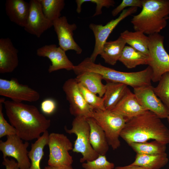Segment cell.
I'll list each match as a JSON object with an SVG mask.
<instances>
[{
    "label": "cell",
    "mask_w": 169,
    "mask_h": 169,
    "mask_svg": "<svg viewBox=\"0 0 169 169\" xmlns=\"http://www.w3.org/2000/svg\"><path fill=\"white\" fill-rule=\"evenodd\" d=\"M3 105L11 125L15 129L16 135L23 140L37 139L50 127V120L34 105L5 100Z\"/></svg>",
    "instance_id": "obj_1"
},
{
    "label": "cell",
    "mask_w": 169,
    "mask_h": 169,
    "mask_svg": "<svg viewBox=\"0 0 169 169\" xmlns=\"http://www.w3.org/2000/svg\"><path fill=\"white\" fill-rule=\"evenodd\" d=\"M120 137L128 144L147 142L152 139L169 143V130L155 114L146 110L126 120Z\"/></svg>",
    "instance_id": "obj_2"
},
{
    "label": "cell",
    "mask_w": 169,
    "mask_h": 169,
    "mask_svg": "<svg viewBox=\"0 0 169 169\" xmlns=\"http://www.w3.org/2000/svg\"><path fill=\"white\" fill-rule=\"evenodd\" d=\"M77 74L84 72L98 73L106 81L125 84L133 89L151 84L152 71L149 66L141 71L134 72H124L105 67L100 64L93 62L90 57L85 59L74 67Z\"/></svg>",
    "instance_id": "obj_3"
},
{
    "label": "cell",
    "mask_w": 169,
    "mask_h": 169,
    "mask_svg": "<svg viewBox=\"0 0 169 169\" xmlns=\"http://www.w3.org/2000/svg\"><path fill=\"white\" fill-rule=\"evenodd\" d=\"M142 8L141 12L131 20L135 31L149 35L159 33L166 27L169 0H143Z\"/></svg>",
    "instance_id": "obj_4"
},
{
    "label": "cell",
    "mask_w": 169,
    "mask_h": 169,
    "mask_svg": "<svg viewBox=\"0 0 169 169\" xmlns=\"http://www.w3.org/2000/svg\"><path fill=\"white\" fill-rule=\"evenodd\" d=\"M90 117L94 119L104 131L108 142L114 150L120 146L119 138L126 120L122 116L112 111L94 110Z\"/></svg>",
    "instance_id": "obj_5"
},
{
    "label": "cell",
    "mask_w": 169,
    "mask_h": 169,
    "mask_svg": "<svg viewBox=\"0 0 169 169\" xmlns=\"http://www.w3.org/2000/svg\"><path fill=\"white\" fill-rule=\"evenodd\" d=\"M72 127L64 129L67 133L74 134L76 136L72 151L80 153L82 157L80 159L81 163L91 161L96 159L99 155L92 148L90 142V126L87 118L83 117H76L72 123Z\"/></svg>",
    "instance_id": "obj_6"
},
{
    "label": "cell",
    "mask_w": 169,
    "mask_h": 169,
    "mask_svg": "<svg viewBox=\"0 0 169 169\" xmlns=\"http://www.w3.org/2000/svg\"><path fill=\"white\" fill-rule=\"evenodd\" d=\"M149 61L151 68V81L158 82L162 75L169 72V55L164 46V37L156 33L148 36Z\"/></svg>",
    "instance_id": "obj_7"
},
{
    "label": "cell",
    "mask_w": 169,
    "mask_h": 169,
    "mask_svg": "<svg viewBox=\"0 0 169 169\" xmlns=\"http://www.w3.org/2000/svg\"><path fill=\"white\" fill-rule=\"evenodd\" d=\"M48 165L58 166H72L73 160L69 151L73 149V144L63 134L52 133L49 134Z\"/></svg>",
    "instance_id": "obj_8"
},
{
    "label": "cell",
    "mask_w": 169,
    "mask_h": 169,
    "mask_svg": "<svg viewBox=\"0 0 169 169\" xmlns=\"http://www.w3.org/2000/svg\"><path fill=\"white\" fill-rule=\"evenodd\" d=\"M0 95L17 102H35L40 98L38 91L27 85L20 83L15 78L10 80L0 79Z\"/></svg>",
    "instance_id": "obj_9"
},
{
    "label": "cell",
    "mask_w": 169,
    "mask_h": 169,
    "mask_svg": "<svg viewBox=\"0 0 169 169\" xmlns=\"http://www.w3.org/2000/svg\"><path fill=\"white\" fill-rule=\"evenodd\" d=\"M137 9V8L136 7L125 9L118 17L111 20L104 26L93 23L89 25V27L93 31L95 39L94 50L90 57L92 62L95 63L97 57L101 51L103 45L114 29L121 21L136 13Z\"/></svg>",
    "instance_id": "obj_10"
},
{
    "label": "cell",
    "mask_w": 169,
    "mask_h": 169,
    "mask_svg": "<svg viewBox=\"0 0 169 169\" xmlns=\"http://www.w3.org/2000/svg\"><path fill=\"white\" fill-rule=\"evenodd\" d=\"M63 89L69 104L70 114L75 117H90L94 109L84 100L75 78H70L64 83Z\"/></svg>",
    "instance_id": "obj_11"
},
{
    "label": "cell",
    "mask_w": 169,
    "mask_h": 169,
    "mask_svg": "<svg viewBox=\"0 0 169 169\" xmlns=\"http://www.w3.org/2000/svg\"><path fill=\"white\" fill-rule=\"evenodd\" d=\"M7 137L5 141H0V150L3 158L12 157L17 160L20 169H28L31 165L27 150L29 142L23 143V140L17 135Z\"/></svg>",
    "instance_id": "obj_12"
},
{
    "label": "cell",
    "mask_w": 169,
    "mask_h": 169,
    "mask_svg": "<svg viewBox=\"0 0 169 169\" xmlns=\"http://www.w3.org/2000/svg\"><path fill=\"white\" fill-rule=\"evenodd\" d=\"M133 93L145 110L152 112L161 119L167 118L169 115L168 110L155 93L151 85L134 89Z\"/></svg>",
    "instance_id": "obj_13"
},
{
    "label": "cell",
    "mask_w": 169,
    "mask_h": 169,
    "mask_svg": "<svg viewBox=\"0 0 169 169\" xmlns=\"http://www.w3.org/2000/svg\"><path fill=\"white\" fill-rule=\"evenodd\" d=\"M53 26L57 36L59 46L65 51L74 50L80 54L82 49L75 41L73 32L77 28L75 23L69 24L66 17H61L53 22Z\"/></svg>",
    "instance_id": "obj_14"
},
{
    "label": "cell",
    "mask_w": 169,
    "mask_h": 169,
    "mask_svg": "<svg viewBox=\"0 0 169 169\" xmlns=\"http://www.w3.org/2000/svg\"><path fill=\"white\" fill-rule=\"evenodd\" d=\"M25 30L39 38L46 30L53 26V22L46 18L42 12L39 0H31Z\"/></svg>",
    "instance_id": "obj_15"
},
{
    "label": "cell",
    "mask_w": 169,
    "mask_h": 169,
    "mask_svg": "<svg viewBox=\"0 0 169 169\" xmlns=\"http://www.w3.org/2000/svg\"><path fill=\"white\" fill-rule=\"evenodd\" d=\"M65 52L55 44L45 45L38 48L36 54L39 57H47L51 65L48 69L49 73L61 69L73 70L74 66L66 54Z\"/></svg>",
    "instance_id": "obj_16"
},
{
    "label": "cell",
    "mask_w": 169,
    "mask_h": 169,
    "mask_svg": "<svg viewBox=\"0 0 169 169\" xmlns=\"http://www.w3.org/2000/svg\"><path fill=\"white\" fill-rule=\"evenodd\" d=\"M18 51L8 38L0 39V73L13 72L18 65Z\"/></svg>",
    "instance_id": "obj_17"
},
{
    "label": "cell",
    "mask_w": 169,
    "mask_h": 169,
    "mask_svg": "<svg viewBox=\"0 0 169 169\" xmlns=\"http://www.w3.org/2000/svg\"><path fill=\"white\" fill-rule=\"evenodd\" d=\"M146 110L140 104L134 93L128 88L124 96L111 111L121 115L127 120Z\"/></svg>",
    "instance_id": "obj_18"
},
{
    "label": "cell",
    "mask_w": 169,
    "mask_h": 169,
    "mask_svg": "<svg viewBox=\"0 0 169 169\" xmlns=\"http://www.w3.org/2000/svg\"><path fill=\"white\" fill-rule=\"evenodd\" d=\"M30 5L23 0H7L5 3L6 13L10 21L24 27L28 17Z\"/></svg>",
    "instance_id": "obj_19"
},
{
    "label": "cell",
    "mask_w": 169,
    "mask_h": 169,
    "mask_svg": "<svg viewBox=\"0 0 169 169\" xmlns=\"http://www.w3.org/2000/svg\"><path fill=\"white\" fill-rule=\"evenodd\" d=\"M87 120L90 126V140L92 148L99 155H105L109 145L104 131L93 118H87Z\"/></svg>",
    "instance_id": "obj_20"
},
{
    "label": "cell",
    "mask_w": 169,
    "mask_h": 169,
    "mask_svg": "<svg viewBox=\"0 0 169 169\" xmlns=\"http://www.w3.org/2000/svg\"><path fill=\"white\" fill-rule=\"evenodd\" d=\"M105 90L103 98L105 110L111 111L125 94L127 85L121 83L106 81Z\"/></svg>",
    "instance_id": "obj_21"
},
{
    "label": "cell",
    "mask_w": 169,
    "mask_h": 169,
    "mask_svg": "<svg viewBox=\"0 0 169 169\" xmlns=\"http://www.w3.org/2000/svg\"><path fill=\"white\" fill-rule=\"evenodd\" d=\"M78 83L88 90L103 97L105 90V85L102 82L103 79L100 74L91 72H84L77 75L75 78Z\"/></svg>",
    "instance_id": "obj_22"
},
{
    "label": "cell",
    "mask_w": 169,
    "mask_h": 169,
    "mask_svg": "<svg viewBox=\"0 0 169 169\" xmlns=\"http://www.w3.org/2000/svg\"><path fill=\"white\" fill-rule=\"evenodd\" d=\"M126 43L120 36L116 40L106 41L100 55L105 62L114 65L119 61Z\"/></svg>",
    "instance_id": "obj_23"
},
{
    "label": "cell",
    "mask_w": 169,
    "mask_h": 169,
    "mask_svg": "<svg viewBox=\"0 0 169 169\" xmlns=\"http://www.w3.org/2000/svg\"><path fill=\"white\" fill-rule=\"evenodd\" d=\"M169 161L166 152L156 155L136 154L134 161L130 165L145 169H160Z\"/></svg>",
    "instance_id": "obj_24"
},
{
    "label": "cell",
    "mask_w": 169,
    "mask_h": 169,
    "mask_svg": "<svg viewBox=\"0 0 169 169\" xmlns=\"http://www.w3.org/2000/svg\"><path fill=\"white\" fill-rule=\"evenodd\" d=\"M128 69L141 65H148L149 56L130 46H125L119 60Z\"/></svg>",
    "instance_id": "obj_25"
},
{
    "label": "cell",
    "mask_w": 169,
    "mask_h": 169,
    "mask_svg": "<svg viewBox=\"0 0 169 169\" xmlns=\"http://www.w3.org/2000/svg\"><path fill=\"white\" fill-rule=\"evenodd\" d=\"M120 36L130 46L149 56L148 36L140 31L128 30L121 33Z\"/></svg>",
    "instance_id": "obj_26"
},
{
    "label": "cell",
    "mask_w": 169,
    "mask_h": 169,
    "mask_svg": "<svg viewBox=\"0 0 169 169\" xmlns=\"http://www.w3.org/2000/svg\"><path fill=\"white\" fill-rule=\"evenodd\" d=\"M49 134L46 131L34 143H32L28 156L31 161V165L28 169H41L40 162L43 156L45 146L48 145Z\"/></svg>",
    "instance_id": "obj_27"
},
{
    "label": "cell",
    "mask_w": 169,
    "mask_h": 169,
    "mask_svg": "<svg viewBox=\"0 0 169 169\" xmlns=\"http://www.w3.org/2000/svg\"><path fill=\"white\" fill-rule=\"evenodd\" d=\"M42 12L46 18L52 22L60 17L65 3L64 0H39Z\"/></svg>",
    "instance_id": "obj_28"
},
{
    "label": "cell",
    "mask_w": 169,
    "mask_h": 169,
    "mask_svg": "<svg viewBox=\"0 0 169 169\" xmlns=\"http://www.w3.org/2000/svg\"><path fill=\"white\" fill-rule=\"evenodd\" d=\"M136 154L156 155L166 152V145L154 140L151 142L132 143L128 145Z\"/></svg>",
    "instance_id": "obj_29"
},
{
    "label": "cell",
    "mask_w": 169,
    "mask_h": 169,
    "mask_svg": "<svg viewBox=\"0 0 169 169\" xmlns=\"http://www.w3.org/2000/svg\"><path fill=\"white\" fill-rule=\"evenodd\" d=\"M158 85L154 87V92L169 113V72L164 74Z\"/></svg>",
    "instance_id": "obj_30"
},
{
    "label": "cell",
    "mask_w": 169,
    "mask_h": 169,
    "mask_svg": "<svg viewBox=\"0 0 169 169\" xmlns=\"http://www.w3.org/2000/svg\"><path fill=\"white\" fill-rule=\"evenodd\" d=\"M80 91L87 103L94 110H105L104 99L78 83Z\"/></svg>",
    "instance_id": "obj_31"
},
{
    "label": "cell",
    "mask_w": 169,
    "mask_h": 169,
    "mask_svg": "<svg viewBox=\"0 0 169 169\" xmlns=\"http://www.w3.org/2000/svg\"><path fill=\"white\" fill-rule=\"evenodd\" d=\"M84 169H115L114 163L108 161L105 155H99L94 160L82 163Z\"/></svg>",
    "instance_id": "obj_32"
},
{
    "label": "cell",
    "mask_w": 169,
    "mask_h": 169,
    "mask_svg": "<svg viewBox=\"0 0 169 169\" xmlns=\"http://www.w3.org/2000/svg\"><path fill=\"white\" fill-rule=\"evenodd\" d=\"M75 2L77 5L76 12L80 13L81 11L82 4L86 2H90L95 3L96 5L95 12L93 17L100 15L102 14V9L103 7L109 8L113 6L115 3L112 0H76Z\"/></svg>",
    "instance_id": "obj_33"
},
{
    "label": "cell",
    "mask_w": 169,
    "mask_h": 169,
    "mask_svg": "<svg viewBox=\"0 0 169 169\" xmlns=\"http://www.w3.org/2000/svg\"><path fill=\"white\" fill-rule=\"evenodd\" d=\"M5 98L0 99V138L5 136H9L16 135L15 128L9 124L5 119L3 112V105Z\"/></svg>",
    "instance_id": "obj_34"
},
{
    "label": "cell",
    "mask_w": 169,
    "mask_h": 169,
    "mask_svg": "<svg viewBox=\"0 0 169 169\" xmlns=\"http://www.w3.org/2000/svg\"><path fill=\"white\" fill-rule=\"evenodd\" d=\"M143 0H123L121 3L111 12L113 16L115 17L122 11L126 7H136L142 8Z\"/></svg>",
    "instance_id": "obj_35"
},
{
    "label": "cell",
    "mask_w": 169,
    "mask_h": 169,
    "mask_svg": "<svg viewBox=\"0 0 169 169\" xmlns=\"http://www.w3.org/2000/svg\"><path fill=\"white\" fill-rule=\"evenodd\" d=\"M56 108L55 101L51 98H47L44 100L41 104L42 111L44 114L50 115L53 114Z\"/></svg>",
    "instance_id": "obj_36"
},
{
    "label": "cell",
    "mask_w": 169,
    "mask_h": 169,
    "mask_svg": "<svg viewBox=\"0 0 169 169\" xmlns=\"http://www.w3.org/2000/svg\"><path fill=\"white\" fill-rule=\"evenodd\" d=\"M2 164L6 169H20L18 162L13 159L3 158Z\"/></svg>",
    "instance_id": "obj_37"
},
{
    "label": "cell",
    "mask_w": 169,
    "mask_h": 169,
    "mask_svg": "<svg viewBox=\"0 0 169 169\" xmlns=\"http://www.w3.org/2000/svg\"><path fill=\"white\" fill-rule=\"evenodd\" d=\"M115 169H145L142 167L131 165H130L125 166H118L115 167Z\"/></svg>",
    "instance_id": "obj_38"
},
{
    "label": "cell",
    "mask_w": 169,
    "mask_h": 169,
    "mask_svg": "<svg viewBox=\"0 0 169 169\" xmlns=\"http://www.w3.org/2000/svg\"><path fill=\"white\" fill-rule=\"evenodd\" d=\"M44 169H73V168L72 166H55L48 165L45 167Z\"/></svg>",
    "instance_id": "obj_39"
},
{
    "label": "cell",
    "mask_w": 169,
    "mask_h": 169,
    "mask_svg": "<svg viewBox=\"0 0 169 169\" xmlns=\"http://www.w3.org/2000/svg\"><path fill=\"white\" fill-rule=\"evenodd\" d=\"M167 120V121L169 124V115L168 116V117L166 118Z\"/></svg>",
    "instance_id": "obj_40"
},
{
    "label": "cell",
    "mask_w": 169,
    "mask_h": 169,
    "mask_svg": "<svg viewBox=\"0 0 169 169\" xmlns=\"http://www.w3.org/2000/svg\"><path fill=\"white\" fill-rule=\"evenodd\" d=\"M169 19V17H168V19Z\"/></svg>",
    "instance_id": "obj_41"
}]
</instances>
